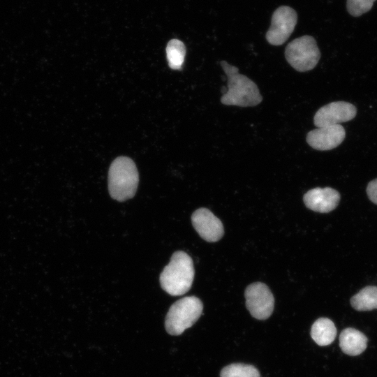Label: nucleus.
I'll return each instance as SVG.
<instances>
[{
  "label": "nucleus",
  "instance_id": "nucleus-1",
  "mask_svg": "<svg viewBox=\"0 0 377 377\" xmlns=\"http://www.w3.org/2000/svg\"><path fill=\"white\" fill-rule=\"evenodd\" d=\"M220 64L228 78L227 91L221 98L226 105L253 107L263 101L256 84L244 75L239 73V69L226 61Z\"/></svg>",
  "mask_w": 377,
  "mask_h": 377
},
{
  "label": "nucleus",
  "instance_id": "nucleus-2",
  "mask_svg": "<svg viewBox=\"0 0 377 377\" xmlns=\"http://www.w3.org/2000/svg\"><path fill=\"white\" fill-rule=\"evenodd\" d=\"M194 274L191 258L184 251H176L160 275L161 286L170 295H184L190 290Z\"/></svg>",
  "mask_w": 377,
  "mask_h": 377
},
{
  "label": "nucleus",
  "instance_id": "nucleus-3",
  "mask_svg": "<svg viewBox=\"0 0 377 377\" xmlns=\"http://www.w3.org/2000/svg\"><path fill=\"white\" fill-rule=\"evenodd\" d=\"M138 182V169L132 159L119 156L112 161L108 172V190L112 198L119 202L132 198Z\"/></svg>",
  "mask_w": 377,
  "mask_h": 377
},
{
  "label": "nucleus",
  "instance_id": "nucleus-4",
  "mask_svg": "<svg viewBox=\"0 0 377 377\" xmlns=\"http://www.w3.org/2000/svg\"><path fill=\"white\" fill-rule=\"evenodd\" d=\"M203 305L201 300L195 297H183L170 307L165 320L167 332L171 335L182 334L191 327L200 317Z\"/></svg>",
  "mask_w": 377,
  "mask_h": 377
},
{
  "label": "nucleus",
  "instance_id": "nucleus-5",
  "mask_svg": "<svg viewBox=\"0 0 377 377\" xmlns=\"http://www.w3.org/2000/svg\"><path fill=\"white\" fill-rule=\"evenodd\" d=\"M285 57L294 69L306 72L317 65L320 58V52L315 38L305 35L294 39L287 45Z\"/></svg>",
  "mask_w": 377,
  "mask_h": 377
},
{
  "label": "nucleus",
  "instance_id": "nucleus-6",
  "mask_svg": "<svg viewBox=\"0 0 377 377\" xmlns=\"http://www.w3.org/2000/svg\"><path fill=\"white\" fill-rule=\"evenodd\" d=\"M244 296L246 306L253 318L265 320L272 315L274 298L265 283L256 282L250 284L245 290Z\"/></svg>",
  "mask_w": 377,
  "mask_h": 377
},
{
  "label": "nucleus",
  "instance_id": "nucleus-7",
  "mask_svg": "<svg viewBox=\"0 0 377 377\" xmlns=\"http://www.w3.org/2000/svg\"><path fill=\"white\" fill-rule=\"evenodd\" d=\"M297 21L295 10L291 7L282 6L273 13L271 25L266 33L267 42L273 45L283 44L295 29Z\"/></svg>",
  "mask_w": 377,
  "mask_h": 377
},
{
  "label": "nucleus",
  "instance_id": "nucleus-8",
  "mask_svg": "<svg viewBox=\"0 0 377 377\" xmlns=\"http://www.w3.org/2000/svg\"><path fill=\"white\" fill-rule=\"evenodd\" d=\"M356 113V108L352 103L332 102L318 109L314 115L313 123L317 127L339 124L353 119Z\"/></svg>",
  "mask_w": 377,
  "mask_h": 377
},
{
  "label": "nucleus",
  "instance_id": "nucleus-9",
  "mask_svg": "<svg viewBox=\"0 0 377 377\" xmlns=\"http://www.w3.org/2000/svg\"><path fill=\"white\" fill-rule=\"evenodd\" d=\"M191 222L198 235L208 242L219 241L224 234L220 219L207 208L196 209L191 216Z\"/></svg>",
  "mask_w": 377,
  "mask_h": 377
},
{
  "label": "nucleus",
  "instance_id": "nucleus-10",
  "mask_svg": "<svg viewBox=\"0 0 377 377\" xmlns=\"http://www.w3.org/2000/svg\"><path fill=\"white\" fill-rule=\"evenodd\" d=\"M346 131L340 124L318 127L306 135V142L312 148L326 151L339 146L344 140Z\"/></svg>",
  "mask_w": 377,
  "mask_h": 377
},
{
  "label": "nucleus",
  "instance_id": "nucleus-11",
  "mask_svg": "<svg viewBox=\"0 0 377 377\" xmlns=\"http://www.w3.org/2000/svg\"><path fill=\"white\" fill-rule=\"evenodd\" d=\"M309 209L320 213H327L334 209L340 200L339 193L330 187L315 188L307 191L303 198Z\"/></svg>",
  "mask_w": 377,
  "mask_h": 377
},
{
  "label": "nucleus",
  "instance_id": "nucleus-12",
  "mask_svg": "<svg viewBox=\"0 0 377 377\" xmlns=\"http://www.w3.org/2000/svg\"><path fill=\"white\" fill-rule=\"evenodd\" d=\"M368 339L360 331L348 327L339 336V346L346 355L355 356L364 352L367 346Z\"/></svg>",
  "mask_w": 377,
  "mask_h": 377
},
{
  "label": "nucleus",
  "instance_id": "nucleus-13",
  "mask_svg": "<svg viewBox=\"0 0 377 377\" xmlns=\"http://www.w3.org/2000/svg\"><path fill=\"white\" fill-rule=\"evenodd\" d=\"M310 333L318 345L325 346L334 341L337 336V328L330 319L320 318L312 325Z\"/></svg>",
  "mask_w": 377,
  "mask_h": 377
},
{
  "label": "nucleus",
  "instance_id": "nucleus-14",
  "mask_svg": "<svg viewBox=\"0 0 377 377\" xmlns=\"http://www.w3.org/2000/svg\"><path fill=\"white\" fill-rule=\"evenodd\" d=\"M350 304L353 309L359 311L377 309V286L364 287L351 297Z\"/></svg>",
  "mask_w": 377,
  "mask_h": 377
},
{
  "label": "nucleus",
  "instance_id": "nucleus-15",
  "mask_svg": "<svg viewBox=\"0 0 377 377\" xmlns=\"http://www.w3.org/2000/svg\"><path fill=\"white\" fill-rule=\"evenodd\" d=\"M166 54L169 66L172 69H179L184 61L186 47L179 40H170L166 47Z\"/></svg>",
  "mask_w": 377,
  "mask_h": 377
},
{
  "label": "nucleus",
  "instance_id": "nucleus-16",
  "mask_svg": "<svg viewBox=\"0 0 377 377\" xmlns=\"http://www.w3.org/2000/svg\"><path fill=\"white\" fill-rule=\"evenodd\" d=\"M259 371L253 365L232 363L223 367L220 377H260Z\"/></svg>",
  "mask_w": 377,
  "mask_h": 377
},
{
  "label": "nucleus",
  "instance_id": "nucleus-17",
  "mask_svg": "<svg viewBox=\"0 0 377 377\" xmlns=\"http://www.w3.org/2000/svg\"><path fill=\"white\" fill-rule=\"evenodd\" d=\"M376 0H347L348 13L354 17H359L370 10Z\"/></svg>",
  "mask_w": 377,
  "mask_h": 377
},
{
  "label": "nucleus",
  "instance_id": "nucleus-18",
  "mask_svg": "<svg viewBox=\"0 0 377 377\" xmlns=\"http://www.w3.org/2000/svg\"><path fill=\"white\" fill-rule=\"evenodd\" d=\"M367 193L369 200L377 205V178L368 184Z\"/></svg>",
  "mask_w": 377,
  "mask_h": 377
}]
</instances>
